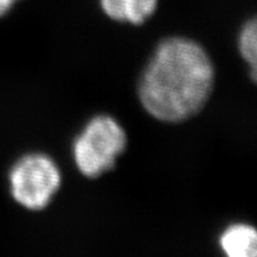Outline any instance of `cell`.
Segmentation results:
<instances>
[{
	"label": "cell",
	"instance_id": "1",
	"mask_svg": "<svg viewBox=\"0 0 257 257\" xmlns=\"http://www.w3.org/2000/svg\"><path fill=\"white\" fill-rule=\"evenodd\" d=\"M214 66L198 42L186 37L161 41L138 81L143 108L163 123H181L201 112L214 87Z\"/></svg>",
	"mask_w": 257,
	"mask_h": 257
},
{
	"label": "cell",
	"instance_id": "2",
	"mask_svg": "<svg viewBox=\"0 0 257 257\" xmlns=\"http://www.w3.org/2000/svg\"><path fill=\"white\" fill-rule=\"evenodd\" d=\"M126 147L124 127L111 115H95L74 140V162L85 178L96 179L114 168Z\"/></svg>",
	"mask_w": 257,
	"mask_h": 257
},
{
	"label": "cell",
	"instance_id": "7",
	"mask_svg": "<svg viewBox=\"0 0 257 257\" xmlns=\"http://www.w3.org/2000/svg\"><path fill=\"white\" fill-rule=\"evenodd\" d=\"M17 2L18 0H0V18L4 17Z\"/></svg>",
	"mask_w": 257,
	"mask_h": 257
},
{
	"label": "cell",
	"instance_id": "4",
	"mask_svg": "<svg viewBox=\"0 0 257 257\" xmlns=\"http://www.w3.org/2000/svg\"><path fill=\"white\" fill-rule=\"evenodd\" d=\"M159 0H100L104 14L112 21L142 25L155 14Z\"/></svg>",
	"mask_w": 257,
	"mask_h": 257
},
{
	"label": "cell",
	"instance_id": "5",
	"mask_svg": "<svg viewBox=\"0 0 257 257\" xmlns=\"http://www.w3.org/2000/svg\"><path fill=\"white\" fill-rule=\"evenodd\" d=\"M219 246L229 257H255L257 255V232L248 224H233L219 237Z\"/></svg>",
	"mask_w": 257,
	"mask_h": 257
},
{
	"label": "cell",
	"instance_id": "6",
	"mask_svg": "<svg viewBox=\"0 0 257 257\" xmlns=\"http://www.w3.org/2000/svg\"><path fill=\"white\" fill-rule=\"evenodd\" d=\"M238 50L243 60L250 64L251 79L255 82L257 76V25L255 18L246 22L240 29L238 35Z\"/></svg>",
	"mask_w": 257,
	"mask_h": 257
},
{
	"label": "cell",
	"instance_id": "3",
	"mask_svg": "<svg viewBox=\"0 0 257 257\" xmlns=\"http://www.w3.org/2000/svg\"><path fill=\"white\" fill-rule=\"evenodd\" d=\"M61 184L60 168L46 154L24 155L9 173L12 198L22 207L30 211H42L49 206Z\"/></svg>",
	"mask_w": 257,
	"mask_h": 257
}]
</instances>
